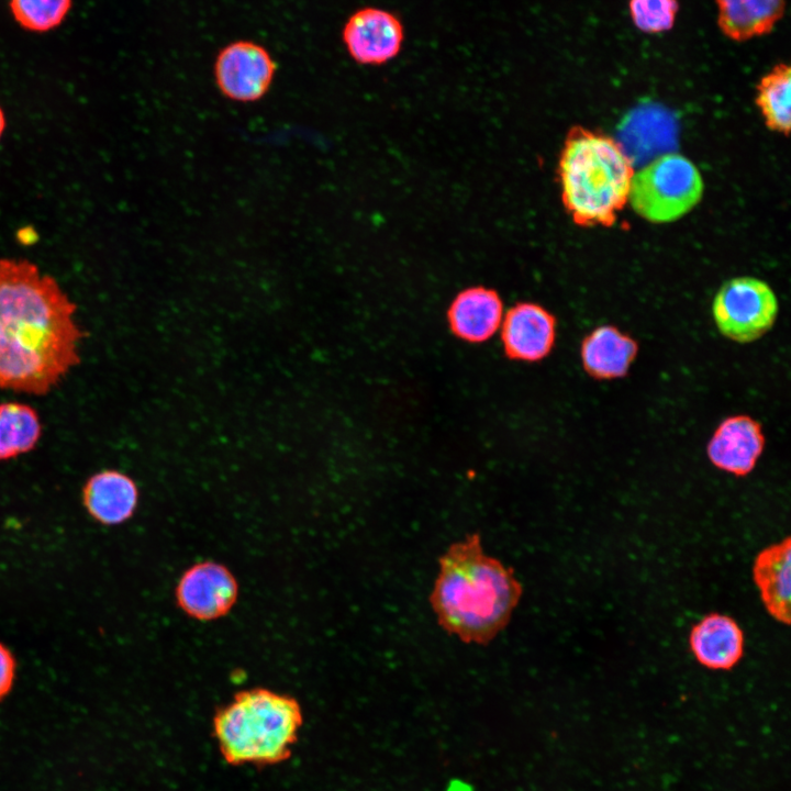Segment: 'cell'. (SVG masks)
<instances>
[{"label": "cell", "instance_id": "1", "mask_svg": "<svg viewBox=\"0 0 791 791\" xmlns=\"http://www.w3.org/2000/svg\"><path fill=\"white\" fill-rule=\"evenodd\" d=\"M76 304L25 259H0V389L42 396L78 365Z\"/></svg>", "mask_w": 791, "mask_h": 791}, {"label": "cell", "instance_id": "2", "mask_svg": "<svg viewBox=\"0 0 791 791\" xmlns=\"http://www.w3.org/2000/svg\"><path fill=\"white\" fill-rule=\"evenodd\" d=\"M430 602L438 624L466 644L484 646L509 624L523 589L511 568L488 555L479 534L439 558Z\"/></svg>", "mask_w": 791, "mask_h": 791}, {"label": "cell", "instance_id": "3", "mask_svg": "<svg viewBox=\"0 0 791 791\" xmlns=\"http://www.w3.org/2000/svg\"><path fill=\"white\" fill-rule=\"evenodd\" d=\"M634 172L630 156L613 137L573 126L557 168L567 213L579 226H612L628 202Z\"/></svg>", "mask_w": 791, "mask_h": 791}, {"label": "cell", "instance_id": "4", "mask_svg": "<svg viewBox=\"0 0 791 791\" xmlns=\"http://www.w3.org/2000/svg\"><path fill=\"white\" fill-rule=\"evenodd\" d=\"M303 723L296 698L266 688L238 691L213 717V732L231 765H272L287 759Z\"/></svg>", "mask_w": 791, "mask_h": 791}, {"label": "cell", "instance_id": "5", "mask_svg": "<svg viewBox=\"0 0 791 791\" xmlns=\"http://www.w3.org/2000/svg\"><path fill=\"white\" fill-rule=\"evenodd\" d=\"M703 190L697 166L683 155L667 153L634 172L628 202L643 219L670 223L691 211Z\"/></svg>", "mask_w": 791, "mask_h": 791}, {"label": "cell", "instance_id": "6", "mask_svg": "<svg viewBox=\"0 0 791 791\" xmlns=\"http://www.w3.org/2000/svg\"><path fill=\"white\" fill-rule=\"evenodd\" d=\"M779 304L776 293L764 280L736 277L716 292L712 313L721 334L734 342L760 338L775 324Z\"/></svg>", "mask_w": 791, "mask_h": 791}, {"label": "cell", "instance_id": "7", "mask_svg": "<svg viewBox=\"0 0 791 791\" xmlns=\"http://www.w3.org/2000/svg\"><path fill=\"white\" fill-rule=\"evenodd\" d=\"M178 608L189 617L209 622L229 614L238 598V583L223 564L203 560L180 576L175 589Z\"/></svg>", "mask_w": 791, "mask_h": 791}, {"label": "cell", "instance_id": "8", "mask_svg": "<svg viewBox=\"0 0 791 791\" xmlns=\"http://www.w3.org/2000/svg\"><path fill=\"white\" fill-rule=\"evenodd\" d=\"M276 63L263 46L238 41L216 56L214 78L221 93L236 102H255L270 89Z\"/></svg>", "mask_w": 791, "mask_h": 791}, {"label": "cell", "instance_id": "9", "mask_svg": "<svg viewBox=\"0 0 791 791\" xmlns=\"http://www.w3.org/2000/svg\"><path fill=\"white\" fill-rule=\"evenodd\" d=\"M343 41L349 55L364 65H380L392 59L401 49L403 26L389 11L364 8L346 22Z\"/></svg>", "mask_w": 791, "mask_h": 791}, {"label": "cell", "instance_id": "10", "mask_svg": "<svg viewBox=\"0 0 791 791\" xmlns=\"http://www.w3.org/2000/svg\"><path fill=\"white\" fill-rule=\"evenodd\" d=\"M499 331L510 358L538 361L547 357L555 345L556 319L537 303L521 302L504 313Z\"/></svg>", "mask_w": 791, "mask_h": 791}, {"label": "cell", "instance_id": "11", "mask_svg": "<svg viewBox=\"0 0 791 791\" xmlns=\"http://www.w3.org/2000/svg\"><path fill=\"white\" fill-rule=\"evenodd\" d=\"M765 447L761 425L739 414L723 420L706 446L710 461L718 469L737 477L748 475Z\"/></svg>", "mask_w": 791, "mask_h": 791}, {"label": "cell", "instance_id": "12", "mask_svg": "<svg viewBox=\"0 0 791 791\" xmlns=\"http://www.w3.org/2000/svg\"><path fill=\"white\" fill-rule=\"evenodd\" d=\"M744 633L731 616L710 613L692 626L690 649L697 661L712 670H729L744 655Z\"/></svg>", "mask_w": 791, "mask_h": 791}, {"label": "cell", "instance_id": "13", "mask_svg": "<svg viewBox=\"0 0 791 791\" xmlns=\"http://www.w3.org/2000/svg\"><path fill=\"white\" fill-rule=\"evenodd\" d=\"M138 499L135 481L114 469L92 475L82 488V503L88 514L109 526L130 520L136 511Z\"/></svg>", "mask_w": 791, "mask_h": 791}, {"label": "cell", "instance_id": "14", "mask_svg": "<svg viewBox=\"0 0 791 791\" xmlns=\"http://www.w3.org/2000/svg\"><path fill=\"white\" fill-rule=\"evenodd\" d=\"M500 296L486 287L459 292L449 305L447 319L453 333L469 343H481L501 327L504 316Z\"/></svg>", "mask_w": 791, "mask_h": 791}, {"label": "cell", "instance_id": "15", "mask_svg": "<svg viewBox=\"0 0 791 791\" xmlns=\"http://www.w3.org/2000/svg\"><path fill=\"white\" fill-rule=\"evenodd\" d=\"M638 353V343L613 325H601L581 342L580 357L584 371L598 380L627 375Z\"/></svg>", "mask_w": 791, "mask_h": 791}, {"label": "cell", "instance_id": "16", "mask_svg": "<svg viewBox=\"0 0 791 791\" xmlns=\"http://www.w3.org/2000/svg\"><path fill=\"white\" fill-rule=\"evenodd\" d=\"M753 576L767 612L778 622L790 624L791 539L772 544L756 556Z\"/></svg>", "mask_w": 791, "mask_h": 791}, {"label": "cell", "instance_id": "17", "mask_svg": "<svg viewBox=\"0 0 791 791\" xmlns=\"http://www.w3.org/2000/svg\"><path fill=\"white\" fill-rule=\"evenodd\" d=\"M715 3L717 26L734 42L769 34L786 10V0H715Z\"/></svg>", "mask_w": 791, "mask_h": 791}, {"label": "cell", "instance_id": "18", "mask_svg": "<svg viewBox=\"0 0 791 791\" xmlns=\"http://www.w3.org/2000/svg\"><path fill=\"white\" fill-rule=\"evenodd\" d=\"M42 433L36 411L24 403H0V461L32 450Z\"/></svg>", "mask_w": 791, "mask_h": 791}, {"label": "cell", "instance_id": "19", "mask_svg": "<svg viewBox=\"0 0 791 791\" xmlns=\"http://www.w3.org/2000/svg\"><path fill=\"white\" fill-rule=\"evenodd\" d=\"M791 69L779 63L757 85L756 104L766 126L789 135L791 123Z\"/></svg>", "mask_w": 791, "mask_h": 791}, {"label": "cell", "instance_id": "20", "mask_svg": "<svg viewBox=\"0 0 791 791\" xmlns=\"http://www.w3.org/2000/svg\"><path fill=\"white\" fill-rule=\"evenodd\" d=\"M71 5V0H11L10 7L21 26L46 32L58 26Z\"/></svg>", "mask_w": 791, "mask_h": 791}, {"label": "cell", "instance_id": "21", "mask_svg": "<svg viewBox=\"0 0 791 791\" xmlns=\"http://www.w3.org/2000/svg\"><path fill=\"white\" fill-rule=\"evenodd\" d=\"M630 15L637 30L646 34L669 31L679 11L678 0H630Z\"/></svg>", "mask_w": 791, "mask_h": 791}, {"label": "cell", "instance_id": "22", "mask_svg": "<svg viewBox=\"0 0 791 791\" xmlns=\"http://www.w3.org/2000/svg\"><path fill=\"white\" fill-rule=\"evenodd\" d=\"M16 662L11 650L0 643V701L12 689L15 678Z\"/></svg>", "mask_w": 791, "mask_h": 791}, {"label": "cell", "instance_id": "23", "mask_svg": "<svg viewBox=\"0 0 791 791\" xmlns=\"http://www.w3.org/2000/svg\"><path fill=\"white\" fill-rule=\"evenodd\" d=\"M446 791H474V790L469 783L461 781V780H455V781L449 782Z\"/></svg>", "mask_w": 791, "mask_h": 791}, {"label": "cell", "instance_id": "24", "mask_svg": "<svg viewBox=\"0 0 791 791\" xmlns=\"http://www.w3.org/2000/svg\"><path fill=\"white\" fill-rule=\"evenodd\" d=\"M4 129H5V118H4L3 111L0 107V138L3 134Z\"/></svg>", "mask_w": 791, "mask_h": 791}]
</instances>
